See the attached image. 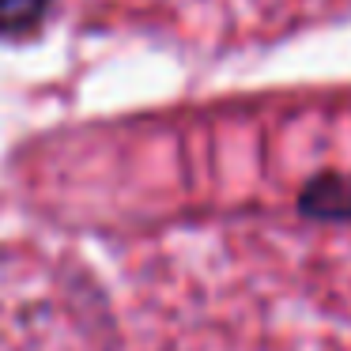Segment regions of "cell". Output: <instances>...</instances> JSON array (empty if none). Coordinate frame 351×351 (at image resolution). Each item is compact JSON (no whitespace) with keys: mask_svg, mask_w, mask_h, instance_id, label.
Listing matches in <instances>:
<instances>
[{"mask_svg":"<svg viewBox=\"0 0 351 351\" xmlns=\"http://www.w3.org/2000/svg\"><path fill=\"white\" fill-rule=\"evenodd\" d=\"M310 219H351V174H321L298 197Z\"/></svg>","mask_w":351,"mask_h":351,"instance_id":"cell-1","label":"cell"},{"mask_svg":"<svg viewBox=\"0 0 351 351\" xmlns=\"http://www.w3.org/2000/svg\"><path fill=\"white\" fill-rule=\"evenodd\" d=\"M57 0H0V38H31L46 27Z\"/></svg>","mask_w":351,"mask_h":351,"instance_id":"cell-2","label":"cell"}]
</instances>
